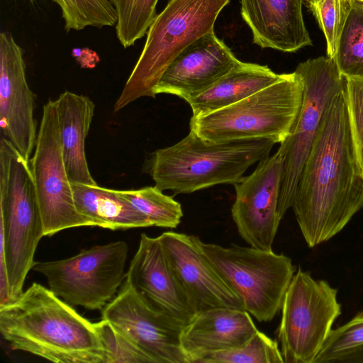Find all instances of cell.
<instances>
[{
  "instance_id": "6da1fadb",
  "label": "cell",
  "mask_w": 363,
  "mask_h": 363,
  "mask_svg": "<svg viewBox=\"0 0 363 363\" xmlns=\"http://www.w3.org/2000/svg\"><path fill=\"white\" fill-rule=\"evenodd\" d=\"M291 208L309 247L336 235L363 208V171L345 88L325 109Z\"/></svg>"
},
{
  "instance_id": "7a4b0ae2",
  "label": "cell",
  "mask_w": 363,
  "mask_h": 363,
  "mask_svg": "<svg viewBox=\"0 0 363 363\" xmlns=\"http://www.w3.org/2000/svg\"><path fill=\"white\" fill-rule=\"evenodd\" d=\"M50 289L33 282L0 306V332L13 350L56 363H105L94 323Z\"/></svg>"
},
{
  "instance_id": "3957f363",
  "label": "cell",
  "mask_w": 363,
  "mask_h": 363,
  "mask_svg": "<svg viewBox=\"0 0 363 363\" xmlns=\"http://www.w3.org/2000/svg\"><path fill=\"white\" fill-rule=\"evenodd\" d=\"M275 144L267 138L209 142L189 131L176 144L153 152L147 173L157 188L176 194L234 185L250 167L269 156Z\"/></svg>"
},
{
  "instance_id": "277c9868",
  "label": "cell",
  "mask_w": 363,
  "mask_h": 363,
  "mask_svg": "<svg viewBox=\"0 0 363 363\" xmlns=\"http://www.w3.org/2000/svg\"><path fill=\"white\" fill-rule=\"evenodd\" d=\"M44 235L29 162L6 138L0 140V248L4 250L10 301L18 298L35 264ZM9 301V302H10Z\"/></svg>"
},
{
  "instance_id": "5b68a950",
  "label": "cell",
  "mask_w": 363,
  "mask_h": 363,
  "mask_svg": "<svg viewBox=\"0 0 363 363\" xmlns=\"http://www.w3.org/2000/svg\"><path fill=\"white\" fill-rule=\"evenodd\" d=\"M230 0H169L147 32L140 57L114 105L117 112L145 96L155 98L161 76L188 45L213 31Z\"/></svg>"
},
{
  "instance_id": "8992f818",
  "label": "cell",
  "mask_w": 363,
  "mask_h": 363,
  "mask_svg": "<svg viewBox=\"0 0 363 363\" xmlns=\"http://www.w3.org/2000/svg\"><path fill=\"white\" fill-rule=\"evenodd\" d=\"M303 93L301 77L294 71L232 105L192 116L190 131L214 143L267 138L282 143L300 111Z\"/></svg>"
},
{
  "instance_id": "52a82bcc",
  "label": "cell",
  "mask_w": 363,
  "mask_h": 363,
  "mask_svg": "<svg viewBox=\"0 0 363 363\" xmlns=\"http://www.w3.org/2000/svg\"><path fill=\"white\" fill-rule=\"evenodd\" d=\"M220 274L241 298L244 308L259 322L272 320L281 309L295 274L291 259L272 250L201 242Z\"/></svg>"
},
{
  "instance_id": "ba28073f",
  "label": "cell",
  "mask_w": 363,
  "mask_h": 363,
  "mask_svg": "<svg viewBox=\"0 0 363 363\" xmlns=\"http://www.w3.org/2000/svg\"><path fill=\"white\" fill-rule=\"evenodd\" d=\"M281 310L277 336L284 363H313L341 314L337 290L298 268Z\"/></svg>"
},
{
  "instance_id": "9c48e42d",
  "label": "cell",
  "mask_w": 363,
  "mask_h": 363,
  "mask_svg": "<svg viewBox=\"0 0 363 363\" xmlns=\"http://www.w3.org/2000/svg\"><path fill=\"white\" fill-rule=\"evenodd\" d=\"M295 72L303 84L302 104L289 135L278 150L284 157V171L278 213L281 220L291 208L303 165L313 146L325 111L332 99L345 88V79L328 56L300 63Z\"/></svg>"
},
{
  "instance_id": "30bf717a",
  "label": "cell",
  "mask_w": 363,
  "mask_h": 363,
  "mask_svg": "<svg viewBox=\"0 0 363 363\" xmlns=\"http://www.w3.org/2000/svg\"><path fill=\"white\" fill-rule=\"evenodd\" d=\"M128 252L125 242H111L66 259L35 262L32 269L43 275L49 289L69 305L102 310L125 278Z\"/></svg>"
},
{
  "instance_id": "8fae6325",
  "label": "cell",
  "mask_w": 363,
  "mask_h": 363,
  "mask_svg": "<svg viewBox=\"0 0 363 363\" xmlns=\"http://www.w3.org/2000/svg\"><path fill=\"white\" fill-rule=\"evenodd\" d=\"M45 236L65 229L93 226L74 203L63 159L55 100L43 107L34 155L29 161Z\"/></svg>"
},
{
  "instance_id": "7c38bea8",
  "label": "cell",
  "mask_w": 363,
  "mask_h": 363,
  "mask_svg": "<svg viewBox=\"0 0 363 363\" xmlns=\"http://www.w3.org/2000/svg\"><path fill=\"white\" fill-rule=\"evenodd\" d=\"M101 318L154 363H189L180 341L185 325L156 310L125 281L118 295L102 309Z\"/></svg>"
},
{
  "instance_id": "4fadbf2b",
  "label": "cell",
  "mask_w": 363,
  "mask_h": 363,
  "mask_svg": "<svg viewBox=\"0 0 363 363\" xmlns=\"http://www.w3.org/2000/svg\"><path fill=\"white\" fill-rule=\"evenodd\" d=\"M283 171L284 157L277 150L234 184L232 218L240 235L251 247L272 250L281 220L278 206Z\"/></svg>"
},
{
  "instance_id": "5bb4252c",
  "label": "cell",
  "mask_w": 363,
  "mask_h": 363,
  "mask_svg": "<svg viewBox=\"0 0 363 363\" xmlns=\"http://www.w3.org/2000/svg\"><path fill=\"white\" fill-rule=\"evenodd\" d=\"M158 238L197 313L218 307L245 310L241 298L208 257L197 236L167 231Z\"/></svg>"
},
{
  "instance_id": "9a60e30c",
  "label": "cell",
  "mask_w": 363,
  "mask_h": 363,
  "mask_svg": "<svg viewBox=\"0 0 363 363\" xmlns=\"http://www.w3.org/2000/svg\"><path fill=\"white\" fill-rule=\"evenodd\" d=\"M35 94L26 77L23 50L12 34L0 33L1 132L28 162L37 135L34 118Z\"/></svg>"
},
{
  "instance_id": "2e32d148",
  "label": "cell",
  "mask_w": 363,
  "mask_h": 363,
  "mask_svg": "<svg viewBox=\"0 0 363 363\" xmlns=\"http://www.w3.org/2000/svg\"><path fill=\"white\" fill-rule=\"evenodd\" d=\"M125 281L156 310L184 325L197 313L179 284L158 237L141 234Z\"/></svg>"
},
{
  "instance_id": "e0dca14e",
  "label": "cell",
  "mask_w": 363,
  "mask_h": 363,
  "mask_svg": "<svg viewBox=\"0 0 363 363\" xmlns=\"http://www.w3.org/2000/svg\"><path fill=\"white\" fill-rule=\"evenodd\" d=\"M240 60L211 31L180 52L165 69L154 93L177 96L186 101L208 89Z\"/></svg>"
},
{
  "instance_id": "ac0fdd59",
  "label": "cell",
  "mask_w": 363,
  "mask_h": 363,
  "mask_svg": "<svg viewBox=\"0 0 363 363\" xmlns=\"http://www.w3.org/2000/svg\"><path fill=\"white\" fill-rule=\"evenodd\" d=\"M245 310L218 307L200 311L184 326L181 347L189 363L205 357L239 347L257 332Z\"/></svg>"
},
{
  "instance_id": "d6986e66",
  "label": "cell",
  "mask_w": 363,
  "mask_h": 363,
  "mask_svg": "<svg viewBox=\"0 0 363 363\" xmlns=\"http://www.w3.org/2000/svg\"><path fill=\"white\" fill-rule=\"evenodd\" d=\"M303 0H241V16L262 48L296 52L312 44L302 15Z\"/></svg>"
},
{
  "instance_id": "ffe728a7",
  "label": "cell",
  "mask_w": 363,
  "mask_h": 363,
  "mask_svg": "<svg viewBox=\"0 0 363 363\" xmlns=\"http://www.w3.org/2000/svg\"><path fill=\"white\" fill-rule=\"evenodd\" d=\"M55 102L62 152L70 182L97 184L89 171L85 152L95 104L88 96L69 91L62 93Z\"/></svg>"
},
{
  "instance_id": "44dd1931",
  "label": "cell",
  "mask_w": 363,
  "mask_h": 363,
  "mask_svg": "<svg viewBox=\"0 0 363 363\" xmlns=\"http://www.w3.org/2000/svg\"><path fill=\"white\" fill-rule=\"evenodd\" d=\"M281 76L267 65L240 61L211 86L186 102L192 116H201L237 103L276 82Z\"/></svg>"
},
{
  "instance_id": "7402d4cb",
  "label": "cell",
  "mask_w": 363,
  "mask_h": 363,
  "mask_svg": "<svg viewBox=\"0 0 363 363\" xmlns=\"http://www.w3.org/2000/svg\"><path fill=\"white\" fill-rule=\"evenodd\" d=\"M75 206L93 226L111 230L151 227L147 218L118 190L71 183Z\"/></svg>"
},
{
  "instance_id": "603a6c76",
  "label": "cell",
  "mask_w": 363,
  "mask_h": 363,
  "mask_svg": "<svg viewBox=\"0 0 363 363\" xmlns=\"http://www.w3.org/2000/svg\"><path fill=\"white\" fill-rule=\"evenodd\" d=\"M333 59L342 77L363 79V1L352 0Z\"/></svg>"
},
{
  "instance_id": "cb8c5ba5",
  "label": "cell",
  "mask_w": 363,
  "mask_h": 363,
  "mask_svg": "<svg viewBox=\"0 0 363 363\" xmlns=\"http://www.w3.org/2000/svg\"><path fill=\"white\" fill-rule=\"evenodd\" d=\"M156 186L118 190V194L143 214L151 226L176 228L181 223V204Z\"/></svg>"
},
{
  "instance_id": "d4e9b609",
  "label": "cell",
  "mask_w": 363,
  "mask_h": 363,
  "mask_svg": "<svg viewBox=\"0 0 363 363\" xmlns=\"http://www.w3.org/2000/svg\"><path fill=\"white\" fill-rule=\"evenodd\" d=\"M114 6L118 21L116 35L124 48L133 45L135 42L147 33L156 17L158 0H111Z\"/></svg>"
},
{
  "instance_id": "484cf974",
  "label": "cell",
  "mask_w": 363,
  "mask_h": 363,
  "mask_svg": "<svg viewBox=\"0 0 363 363\" xmlns=\"http://www.w3.org/2000/svg\"><path fill=\"white\" fill-rule=\"evenodd\" d=\"M60 7L67 31L87 26L101 28L116 24L118 15L111 0H53Z\"/></svg>"
},
{
  "instance_id": "4316f807",
  "label": "cell",
  "mask_w": 363,
  "mask_h": 363,
  "mask_svg": "<svg viewBox=\"0 0 363 363\" xmlns=\"http://www.w3.org/2000/svg\"><path fill=\"white\" fill-rule=\"evenodd\" d=\"M199 363H284L278 342L257 331L242 346L209 354Z\"/></svg>"
},
{
  "instance_id": "83f0119b",
  "label": "cell",
  "mask_w": 363,
  "mask_h": 363,
  "mask_svg": "<svg viewBox=\"0 0 363 363\" xmlns=\"http://www.w3.org/2000/svg\"><path fill=\"white\" fill-rule=\"evenodd\" d=\"M327 42V56L334 58L339 39L352 8V0H304Z\"/></svg>"
},
{
  "instance_id": "f1b7e54d",
  "label": "cell",
  "mask_w": 363,
  "mask_h": 363,
  "mask_svg": "<svg viewBox=\"0 0 363 363\" xmlns=\"http://www.w3.org/2000/svg\"><path fill=\"white\" fill-rule=\"evenodd\" d=\"M363 347V312L333 329L313 363H337L350 352Z\"/></svg>"
},
{
  "instance_id": "f546056e",
  "label": "cell",
  "mask_w": 363,
  "mask_h": 363,
  "mask_svg": "<svg viewBox=\"0 0 363 363\" xmlns=\"http://www.w3.org/2000/svg\"><path fill=\"white\" fill-rule=\"evenodd\" d=\"M94 323L106 352L105 363H154L108 320L101 318Z\"/></svg>"
},
{
  "instance_id": "4dcf8cb0",
  "label": "cell",
  "mask_w": 363,
  "mask_h": 363,
  "mask_svg": "<svg viewBox=\"0 0 363 363\" xmlns=\"http://www.w3.org/2000/svg\"><path fill=\"white\" fill-rule=\"evenodd\" d=\"M345 79L350 123L363 171V79Z\"/></svg>"
},
{
  "instance_id": "1f68e13d",
  "label": "cell",
  "mask_w": 363,
  "mask_h": 363,
  "mask_svg": "<svg viewBox=\"0 0 363 363\" xmlns=\"http://www.w3.org/2000/svg\"><path fill=\"white\" fill-rule=\"evenodd\" d=\"M337 363H363V347L345 355Z\"/></svg>"
},
{
  "instance_id": "d6a6232c",
  "label": "cell",
  "mask_w": 363,
  "mask_h": 363,
  "mask_svg": "<svg viewBox=\"0 0 363 363\" xmlns=\"http://www.w3.org/2000/svg\"><path fill=\"white\" fill-rule=\"evenodd\" d=\"M359 1H363V0H359Z\"/></svg>"
},
{
  "instance_id": "836d02e7",
  "label": "cell",
  "mask_w": 363,
  "mask_h": 363,
  "mask_svg": "<svg viewBox=\"0 0 363 363\" xmlns=\"http://www.w3.org/2000/svg\"><path fill=\"white\" fill-rule=\"evenodd\" d=\"M31 1H33V0H31Z\"/></svg>"
}]
</instances>
